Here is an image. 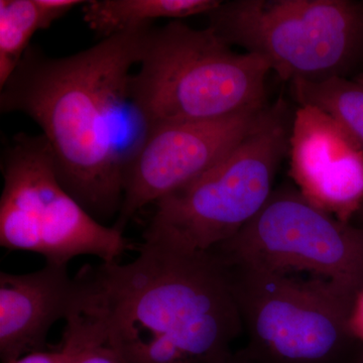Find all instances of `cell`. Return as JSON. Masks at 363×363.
Returning <instances> with one entry per match:
<instances>
[{"label":"cell","instance_id":"cell-7","mask_svg":"<svg viewBox=\"0 0 363 363\" xmlns=\"http://www.w3.org/2000/svg\"><path fill=\"white\" fill-rule=\"evenodd\" d=\"M0 245L68 266L81 255L118 262L130 241L97 221L64 188L42 135H14L1 157Z\"/></svg>","mask_w":363,"mask_h":363},{"label":"cell","instance_id":"cell-12","mask_svg":"<svg viewBox=\"0 0 363 363\" xmlns=\"http://www.w3.org/2000/svg\"><path fill=\"white\" fill-rule=\"evenodd\" d=\"M220 0H93L84 4V21L104 38L150 26L157 18L181 21L209 14Z\"/></svg>","mask_w":363,"mask_h":363},{"label":"cell","instance_id":"cell-13","mask_svg":"<svg viewBox=\"0 0 363 363\" xmlns=\"http://www.w3.org/2000/svg\"><path fill=\"white\" fill-rule=\"evenodd\" d=\"M293 96L300 106H311L333 118L363 150V81L333 77L294 80Z\"/></svg>","mask_w":363,"mask_h":363},{"label":"cell","instance_id":"cell-9","mask_svg":"<svg viewBox=\"0 0 363 363\" xmlns=\"http://www.w3.org/2000/svg\"><path fill=\"white\" fill-rule=\"evenodd\" d=\"M267 107L220 118L152 126L126 173L114 228L123 233L142 208L184 187L220 162L259 123Z\"/></svg>","mask_w":363,"mask_h":363},{"label":"cell","instance_id":"cell-16","mask_svg":"<svg viewBox=\"0 0 363 363\" xmlns=\"http://www.w3.org/2000/svg\"><path fill=\"white\" fill-rule=\"evenodd\" d=\"M39 9L43 30H47L52 23L60 20L74 7L84 6L86 1L79 0H35Z\"/></svg>","mask_w":363,"mask_h":363},{"label":"cell","instance_id":"cell-15","mask_svg":"<svg viewBox=\"0 0 363 363\" xmlns=\"http://www.w3.org/2000/svg\"><path fill=\"white\" fill-rule=\"evenodd\" d=\"M65 321L60 345L68 354V363H121L82 318L71 314Z\"/></svg>","mask_w":363,"mask_h":363},{"label":"cell","instance_id":"cell-2","mask_svg":"<svg viewBox=\"0 0 363 363\" xmlns=\"http://www.w3.org/2000/svg\"><path fill=\"white\" fill-rule=\"evenodd\" d=\"M73 311L121 363H222L243 334L220 257L142 243L128 264L84 266Z\"/></svg>","mask_w":363,"mask_h":363},{"label":"cell","instance_id":"cell-8","mask_svg":"<svg viewBox=\"0 0 363 363\" xmlns=\"http://www.w3.org/2000/svg\"><path fill=\"white\" fill-rule=\"evenodd\" d=\"M211 250L228 264L308 272L353 297L363 289V228L315 206L292 185L274 189L250 223Z\"/></svg>","mask_w":363,"mask_h":363},{"label":"cell","instance_id":"cell-19","mask_svg":"<svg viewBox=\"0 0 363 363\" xmlns=\"http://www.w3.org/2000/svg\"><path fill=\"white\" fill-rule=\"evenodd\" d=\"M351 223L363 228V202L362 204L360 205L359 209H358L357 214L354 215L352 220H351Z\"/></svg>","mask_w":363,"mask_h":363},{"label":"cell","instance_id":"cell-20","mask_svg":"<svg viewBox=\"0 0 363 363\" xmlns=\"http://www.w3.org/2000/svg\"><path fill=\"white\" fill-rule=\"evenodd\" d=\"M222 363H247V362L240 357V353H238V351H234L233 354L227 358L225 362Z\"/></svg>","mask_w":363,"mask_h":363},{"label":"cell","instance_id":"cell-14","mask_svg":"<svg viewBox=\"0 0 363 363\" xmlns=\"http://www.w3.org/2000/svg\"><path fill=\"white\" fill-rule=\"evenodd\" d=\"M40 30L42 21L35 0L0 1V88L13 76Z\"/></svg>","mask_w":363,"mask_h":363},{"label":"cell","instance_id":"cell-18","mask_svg":"<svg viewBox=\"0 0 363 363\" xmlns=\"http://www.w3.org/2000/svg\"><path fill=\"white\" fill-rule=\"evenodd\" d=\"M348 327L352 335L363 344V289L355 296L351 306Z\"/></svg>","mask_w":363,"mask_h":363},{"label":"cell","instance_id":"cell-6","mask_svg":"<svg viewBox=\"0 0 363 363\" xmlns=\"http://www.w3.org/2000/svg\"><path fill=\"white\" fill-rule=\"evenodd\" d=\"M208 18L227 44L262 57L284 81L346 77L363 59V1L233 0Z\"/></svg>","mask_w":363,"mask_h":363},{"label":"cell","instance_id":"cell-4","mask_svg":"<svg viewBox=\"0 0 363 363\" xmlns=\"http://www.w3.org/2000/svg\"><path fill=\"white\" fill-rule=\"evenodd\" d=\"M294 117L285 100L224 159L155 203L143 243L183 252H207L230 240L259 213L288 156Z\"/></svg>","mask_w":363,"mask_h":363},{"label":"cell","instance_id":"cell-1","mask_svg":"<svg viewBox=\"0 0 363 363\" xmlns=\"http://www.w3.org/2000/svg\"><path fill=\"white\" fill-rule=\"evenodd\" d=\"M150 28L63 58L30 47L0 88L1 112L38 123L62 185L104 224L121 211L126 173L150 131L130 96L131 68Z\"/></svg>","mask_w":363,"mask_h":363},{"label":"cell","instance_id":"cell-21","mask_svg":"<svg viewBox=\"0 0 363 363\" xmlns=\"http://www.w3.org/2000/svg\"><path fill=\"white\" fill-rule=\"evenodd\" d=\"M355 78L359 79V80L363 81V73L359 74V75H357V77H355Z\"/></svg>","mask_w":363,"mask_h":363},{"label":"cell","instance_id":"cell-3","mask_svg":"<svg viewBox=\"0 0 363 363\" xmlns=\"http://www.w3.org/2000/svg\"><path fill=\"white\" fill-rule=\"evenodd\" d=\"M130 96L150 130L157 124L208 121L266 105L269 63L233 51L210 26L172 21L145 35Z\"/></svg>","mask_w":363,"mask_h":363},{"label":"cell","instance_id":"cell-17","mask_svg":"<svg viewBox=\"0 0 363 363\" xmlns=\"http://www.w3.org/2000/svg\"><path fill=\"white\" fill-rule=\"evenodd\" d=\"M68 354L61 345L52 348L51 350L30 353L18 358L13 363H68Z\"/></svg>","mask_w":363,"mask_h":363},{"label":"cell","instance_id":"cell-5","mask_svg":"<svg viewBox=\"0 0 363 363\" xmlns=\"http://www.w3.org/2000/svg\"><path fill=\"white\" fill-rule=\"evenodd\" d=\"M224 264L247 335L238 352L247 363H363V344L348 327L355 297L325 279Z\"/></svg>","mask_w":363,"mask_h":363},{"label":"cell","instance_id":"cell-10","mask_svg":"<svg viewBox=\"0 0 363 363\" xmlns=\"http://www.w3.org/2000/svg\"><path fill=\"white\" fill-rule=\"evenodd\" d=\"M290 176L308 201L342 222L363 202V150L330 116L311 106L294 116Z\"/></svg>","mask_w":363,"mask_h":363},{"label":"cell","instance_id":"cell-11","mask_svg":"<svg viewBox=\"0 0 363 363\" xmlns=\"http://www.w3.org/2000/svg\"><path fill=\"white\" fill-rule=\"evenodd\" d=\"M76 291L68 266L45 264L39 271L21 274L0 272L1 363L49 350V332L70 315Z\"/></svg>","mask_w":363,"mask_h":363}]
</instances>
